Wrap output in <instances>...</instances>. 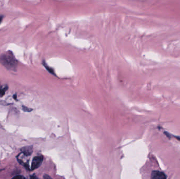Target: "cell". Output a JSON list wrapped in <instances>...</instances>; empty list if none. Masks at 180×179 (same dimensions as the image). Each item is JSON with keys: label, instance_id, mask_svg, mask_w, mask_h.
Here are the masks:
<instances>
[{"label": "cell", "instance_id": "1", "mask_svg": "<svg viewBox=\"0 0 180 179\" xmlns=\"http://www.w3.org/2000/svg\"><path fill=\"white\" fill-rule=\"evenodd\" d=\"M0 63L9 70L16 71L18 63L12 52L8 51L0 56Z\"/></svg>", "mask_w": 180, "mask_h": 179}, {"label": "cell", "instance_id": "2", "mask_svg": "<svg viewBox=\"0 0 180 179\" xmlns=\"http://www.w3.org/2000/svg\"><path fill=\"white\" fill-rule=\"evenodd\" d=\"M43 161V156H36L33 158L32 164H31V170H34L36 169H38L40 166H41Z\"/></svg>", "mask_w": 180, "mask_h": 179}, {"label": "cell", "instance_id": "3", "mask_svg": "<svg viewBox=\"0 0 180 179\" xmlns=\"http://www.w3.org/2000/svg\"><path fill=\"white\" fill-rule=\"evenodd\" d=\"M21 151L26 156H29L32 154L33 147L32 146H25L21 149Z\"/></svg>", "mask_w": 180, "mask_h": 179}, {"label": "cell", "instance_id": "4", "mask_svg": "<svg viewBox=\"0 0 180 179\" xmlns=\"http://www.w3.org/2000/svg\"><path fill=\"white\" fill-rule=\"evenodd\" d=\"M157 179H166V177L164 173L157 171Z\"/></svg>", "mask_w": 180, "mask_h": 179}, {"label": "cell", "instance_id": "5", "mask_svg": "<svg viewBox=\"0 0 180 179\" xmlns=\"http://www.w3.org/2000/svg\"><path fill=\"white\" fill-rule=\"evenodd\" d=\"M43 65L44 67H45V68L48 70V71L51 74H54V71L52 69V68H50V67L48 66L47 65V64H46V62H43Z\"/></svg>", "mask_w": 180, "mask_h": 179}, {"label": "cell", "instance_id": "6", "mask_svg": "<svg viewBox=\"0 0 180 179\" xmlns=\"http://www.w3.org/2000/svg\"><path fill=\"white\" fill-rule=\"evenodd\" d=\"M8 86H5V87H4L3 88H1L0 89V96L1 97H2L5 95V91L8 90Z\"/></svg>", "mask_w": 180, "mask_h": 179}, {"label": "cell", "instance_id": "7", "mask_svg": "<svg viewBox=\"0 0 180 179\" xmlns=\"http://www.w3.org/2000/svg\"><path fill=\"white\" fill-rule=\"evenodd\" d=\"M157 171H153L151 174V179H157Z\"/></svg>", "mask_w": 180, "mask_h": 179}, {"label": "cell", "instance_id": "8", "mask_svg": "<svg viewBox=\"0 0 180 179\" xmlns=\"http://www.w3.org/2000/svg\"><path fill=\"white\" fill-rule=\"evenodd\" d=\"M22 110L23 111H25V112H30L33 110V109L32 108H30L28 107L25 106H22Z\"/></svg>", "mask_w": 180, "mask_h": 179}, {"label": "cell", "instance_id": "9", "mask_svg": "<svg viewBox=\"0 0 180 179\" xmlns=\"http://www.w3.org/2000/svg\"><path fill=\"white\" fill-rule=\"evenodd\" d=\"M10 103H6V101H3V100H0V105H4V106H8L9 105H10Z\"/></svg>", "mask_w": 180, "mask_h": 179}, {"label": "cell", "instance_id": "10", "mask_svg": "<svg viewBox=\"0 0 180 179\" xmlns=\"http://www.w3.org/2000/svg\"><path fill=\"white\" fill-rule=\"evenodd\" d=\"M43 179H53L48 174H44L43 175Z\"/></svg>", "mask_w": 180, "mask_h": 179}, {"label": "cell", "instance_id": "11", "mask_svg": "<svg viewBox=\"0 0 180 179\" xmlns=\"http://www.w3.org/2000/svg\"><path fill=\"white\" fill-rule=\"evenodd\" d=\"M12 179H26V178L22 176V175H17L14 177Z\"/></svg>", "mask_w": 180, "mask_h": 179}, {"label": "cell", "instance_id": "12", "mask_svg": "<svg viewBox=\"0 0 180 179\" xmlns=\"http://www.w3.org/2000/svg\"><path fill=\"white\" fill-rule=\"evenodd\" d=\"M164 134H165V135L166 136V137H167L168 138L171 139V135H170V134H169V132H166V131H165V132H164Z\"/></svg>", "mask_w": 180, "mask_h": 179}, {"label": "cell", "instance_id": "13", "mask_svg": "<svg viewBox=\"0 0 180 179\" xmlns=\"http://www.w3.org/2000/svg\"><path fill=\"white\" fill-rule=\"evenodd\" d=\"M3 18V15H0V24L2 22Z\"/></svg>", "mask_w": 180, "mask_h": 179}, {"label": "cell", "instance_id": "14", "mask_svg": "<svg viewBox=\"0 0 180 179\" xmlns=\"http://www.w3.org/2000/svg\"><path fill=\"white\" fill-rule=\"evenodd\" d=\"M31 178H32V179H38V178L36 177V176H35V175H32V176L31 177Z\"/></svg>", "mask_w": 180, "mask_h": 179}, {"label": "cell", "instance_id": "15", "mask_svg": "<svg viewBox=\"0 0 180 179\" xmlns=\"http://www.w3.org/2000/svg\"><path fill=\"white\" fill-rule=\"evenodd\" d=\"M174 137H175V138H176V139H178V140H179V141H180V137H179V136H174Z\"/></svg>", "mask_w": 180, "mask_h": 179}, {"label": "cell", "instance_id": "16", "mask_svg": "<svg viewBox=\"0 0 180 179\" xmlns=\"http://www.w3.org/2000/svg\"><path fill=\"white\" fill-rule=\"evenodd\" d=\"M13 98L15 100H17V96H16V95H14V96H13Z\"/></svg>", "mask_w": 180, "mask_h": 179}]
</instances>
